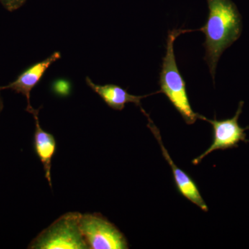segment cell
Segmentation results:
<instances>
[{
    "label": "cell",
    "instance_id": "cell-1",
    "mask_svg": "<svg viewBox=\"0 0 249 249\" xmlns=\"http://www.w3.org/2000/svg\"><path fill=\"white\" fill-rule=\"evenodd\" d=\"M209 14L204 27L197 31L205 34L206 55L213 79H214L218 60L225 49L240 38L242 31V17L237 6L231 0H207Z\"/></svg>",
    "mask_w": 249,
    "mask_h": 249
},
{
    "label": "cell",
    "instance_id": "cell-2",
    "mask_svg": "<svg viewBox=\"0 0 249 249\" xmlns=\"http://www.w3.org/2000/svg\"><path fill=\"white\" fill-rule=\"evenodd\" d=\"M193 31L194 30L187 29H175L168 31L166 53L163 58L159 82L160 89L159 91L160 93H164L188 124H194L199 119V114L192 109L186 91V82L177 65L174 52V42L178 36Z\"/></svg>",
    "mask_w": 249,
    "mask_h": 249
},
{
    "label": "cell",
    "instance_id": "cell-3",
    "mask_svg": "<svg viewBox=\"0 0 249 249\" xmlns=\"http://www.w3.org/2000/svg\"><path fill=\"white\" fill-rule=\"evenodd\" d=\"M78 212L62 214L34 238L31 249H88L80 229Z\"/></svg>",
    "mask_w": 249,
    "mask_h": 249
},
{
    "label": "cell",
    "instance_id": "cell-4",
    "mask_svg": "<svg viewBox=\"0 0 249 249\" xmlns=\"http://www.w3.org/2000/svg\"><path fill=\"white\" fill-rule=\"evenodd\" d=\"M80 229L89 249H129L124 233L101 214H82Z\"/></svg>",
    "mask_w": 249,
    "mask_h": 249
},
{
    "label": "cell",
    "instance_id": "cell-5",
    "mask_svg": "<svg viewBox=\"0 0 249 249\" xmlns=\"http://www.w3.org/2000/svg\"><path fill=\"white\" fill-rule=\"evenodd\" d=\"M244 103V101H240L235 116L225 120L218 121L215 116L213 120H211L199 114V119L207 121L212 124L213 128V141L206 151L193 160V164H199L206 156L214 150H224L237 147L240 142H249V140L247 139V134L245 133L246 131L249 129V126L242 127L238 123Z\"/></svg>",
    "mask_w": 249,
    "mask_h": 249
},
{
    "label": "cell",
    "instance_id": "cell-6",
    "mask_svg": "<svg viewBox=\"0 0 249 249\" xmlns=\"http://www.w3.org/2000/svg\"><path fill=\"white\" fill-rule=\"evenodd\" d=\"M147 120H148L149 122L148 124H147V127L150 128L152 134H154L155 138L157 139V142L160 144V149H161L163 157L168 161L170 166L171 167L172 170H173L174 178H175V184H176L178 193L181 196H184L185 198H186L188 200L191 201L192 203L196 204L198 207L200 208L203 211L208 212L209 211V207H208L204 199H203L196 183L195 182L194 180L188 174L185 173L183 170L178 168L176 164L174 163L169 153H168V150L165 148L163 142H162L160 129L157 128V126L154 124L153 121L151 120L150 118L147 119Z\"/></svg>",
    "mask_w": 249,
    "mask_h": 249
},
{
    "label": "cell",
    "instance_id": "cell-7",
    "mask_svg": "<svg viewBox=\"0 0 249 249\" xmlns=\"http://www.w3.org/2000/svg\"><path fill=\"white\" fill-rule=\"evenodd\" d=\"M61 55L59 52H55L45 60L32 65L27 70L22 72L14 81L11 82L6 86L1 87V89H11L16 92L22 93L27 98L28 112L31 113L34 108L31 106L30 96L31 90L40 82L46 71L51 65L59 60Z\"/></svg>",
    "mask_w": 249,
    "mask_h": 249
},
{
    "label": "cell",
    "instance_id": "cell-8",
    "mask_svg": "<svg viewBox=\"0 0 249 249\" xmlns=\"http://www.w3.org/2000/svg\"><path fill=\"white\" fill-rule=\"evenodd\" d=\"M86 83L88 86L95 91L100 96L104 102L115 110L121 111L125 107L127 103H134L136 106L140 108L142 114L146 117H149L146 111L142 109L141 101L142 98L160 93V91L151 93V94L145 95V96H135L127 92V90L123 89L120 86L114 84H107L99 85L95 84L94 83L87 77Z\"/></svg>",
    "mask_w": 249,
    "mask_h": 249
},
{
    "label": "cell",
    "instance_id": "cell-9",
    "mask_svg": "<svg viewBox=\"0 0 249 249\" xmlns=\"http://www.w3.org/2000/svg\"><path fill=\"white\" fill-rule=\"evenodd\" d=\"M31 114L36 122L34 148L36 155L43 165L45 178L48 181L49 186L52 187V159L56 151V142L53 134L46 132L41 127L39 109H34Z\"/></svg>",
    "mask_w": 249,
    "mask_h": 249
},
{
    "label": "cell",
    "instance_id": "cell-10",
    "mask_svg": "<svg viewBox=\"0 0 249 249\" xmlns=\"http://www.w3.org/2000/svg\"><path fill=\"white\" fill-rule=\"evenodd\" d=\"M8 11H14L20 8L27 0H0Z\"/></svg>",
    "mask_w": 249,
    "mask_h": 249
},
{
    "label": "cell",
    "instance_id": "cell-11",
    "mask_svg": "<svg viewBox=\"0 0 249 249\" xmlns=\"http://www.w3.org/2000/svg\"><path fill=\"white\" fill-rule=\"evenodd\" d=\"M1 86H0V113H1V110H2L3 108V103H2V100H1Z\"/></svg>",
    "mask_w": 249,
    "mask_h": 249
}]
</instances>
